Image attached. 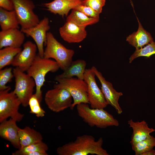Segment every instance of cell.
<instances>
[{"label":"cell","mask_w":155,"mask_h":155,"mask_svg":"<svg viewBox=\"0 0 155 155\" xmlns=\"http://www.w3.org/2000/svg\"><path fill=\"white\" fill-rule=\"evenodd\" d=\"M103 140L100 137L96 141L91 135H83L75 140L58 147L57 149L59 155H109L102 147Z\"/></svg>","instance_id":"obj_1"},{"label":"cell","mask_w":155,"mask_h":155,"mask_svg":"<svg viewBox=\"0 0 155 155\" xmlns=\"http://www.w3.org/2000/svg\"><path fill=\"white\" fill-rule=\"evenodd\" d=\"M78 114L91 127L101 129L110 126H118L119 121L104 108L90 107L88 104L81 103L76 105Z\"/></svg>","instance_id":"obj_2"},{"label":"cell","mask_w":155,"mask_h":155,"mask_svg":"<svg viewBox=\"0 0 155 155\" xmlns=\"http://www.w3.org/2000/svg\"><path fill=\"white\" fill-rule=\"evenodd\" d=\"M60 68L59 64L55 60L37 55L27 70V73L35 82L36 92L34 94L40 103L42 99L41 88L45 81L46 74L49 72H55Z\"/></svg>","instance_id":"obj_3"},{"label":"cell","mask_w":155,"mask_h":155,"mask_svg":"<svg viewBox=\"0 0 155 155\" xmlns=\"http://www.w3.org/2000/svg\"><path fill=\"white\" fill-rule=\"evenodd\" d=\"M43 57L54 59L59 64L60 68L63 71L73 61L74 51L65 47L51 32L47 33Z\"/></svg>","instance_id":"obj_4"},{"label":"cell","mask_w":155,"mask_h":155,"mask_svg":"<svg viewBox=\"0 0 155 155\" xmlns=\"http://www.w3.org/2000/svg\"><path fill=\"white\" fill-rule=\"evenodd\" d=\"M58 83L54 87L65 89L71 94L73 102L70 108L73 110L74 107L81 103L89 104L87 94V85L84 80L77 78H55Z\"/></svg>","instance_id":"obj_5"},{"label":"cell","mask_w":155,"mask_h":155,"mask_svg":"<svg viewBox=\"0 0 155 155\" xmlns=\"http://www.w3.org/2000/svg\"><path fill=\"white\" fill-rule=\"evenodd\" d=\"M11 89L0 91V123L9 117L19 122L24 116L18 111L21 102L13 91L9 92Z\"/></svg>","instance_id":"obj_6"},{"label":"cell","mask_w":155,"mask_h":155,"mask_svg":"<svg viewBox=\"0 0 155 155\" xmlns=\"http://www.w3.org/2000/svg\"><path fill=\"white\" fill-rule=\"evenodd\" d=\"M18 67L13 70L15 80V88L13 92L24 107L28 105L29 100L32 96L34 88L36 86L35 82L32 78L26 74Z\"/></svg>","instance_id":"obj_7"},{"label":"cell","mask_w":155,"mask_h":155,"mask_svg":"<svg viewBox=\"0 0 155 155\" xmlns=\"http://www.w3.org/2000/svg\"><path fill=\"white\" fill-rule=\"evenodd\" d=\"M21 30L34 27L40 22L38 16L34 12L35 5L31 0H11Z\"/></svg>","instance_id":"obj_8"},{"label":"cell","mask_w":155,"mask_h":155,"mask_svg":"<svg viewBox=\"0 0 155 155\" xmlns=\"http://www.w3.org/2000/svg\"><path fill=\"white\" fill-rule=\"evenodd\" d=\"M72 97L69 92L65 89L54 87L46 93L44 101L48 108L51 111L58 113L69 108L73 103Z\"/></svg>","instance_id":"obj_9"},{"label":"cell","mask_w":155,"mask_h":155,"mask_svg":"<svg viewBox=\"0 0 155 155\" xmlns=\"http://www.w3.org/2000/svg\"><path fill=\"white\" fill-rule=\"evenodd\" d=\"M95 76L91 68L86 69L84 80L87 85L89 104L92 108H104L108 104L101 89L96 84Z\"/></svg>","instance_id":"obj_10"},{"label":"cell","mask_w":155,"mask_h":155,"mask_svg":"<svg viewBox=\"0 0 155 155\" xmlns=\"http://www.w3.org/2000/svg\"><path fill=\"white\" fill-rule=\"evenodd\" d=\"M91 69L101 83V90L108 104L111 105L115 109L118 114H121L123 111L118 101L120 97L123 95L122 93L116 91L114 88L112 84L106 80L96 67L93 66Z\"/></svg>","instance_id":"obj_11"},{"label":"cell","mask_w":155,"mask_h":155,"mask_svg":"<svg viewBox=\"0 0 155 155\" xmlns=\"http://www.w3.org/2000/svg\"><path fill=\"white\" fill-rule=\"evenodd\" d=\"M50 29L49 19L44 17L35 26L22 31L34 40L37 46L39 55L42 57H44L43 46L46 42L47 32Z\"/></svg>","instance_id":"obj_12"},{"label":"cell","mask_w":155,"mask_h":155,"mask_svg":"<svg viewBox=\"0 0 155 155\" xmlns=\"http://www.w3.org/2000/svg\"><path fill=\"white\" fill-rule=\"evenodd\" d=\"M37 47L35 44L28 41L23 45V49L14 57L11 65L24 72L30 66L36 55Z\"/></svg>","instance_id":"obj_13"},{"label":"cell","mask_w":155,"mask_h":155,"mask_svg":"<svg viewBox=\"0 0 155 155\" xmlns=\"http://www.w3.org/2000/svg\"><path fill=\"white\" fill-rule=\"evenodd\" d=\"M59 32L62 38L69 43L80 42L87 35L85 28L80 27L69 21H66L64 24L59 28Z\"/></svg>","instance_id":"obj_14"},{"label":"cell","mask_w":155,"mask_h":155,"mask_svg":"<svg viewBox=\"0 0 155 155\" xmlns=\"http://www.w3.org/2000/svg\"><path fill=\"white\" fill-rule=\"evenodd\" d=\"M16 122L10 118L0 123V136L9 142L15 148L18 149L21 148L18 133L20 128L17 125Z\"/></svg>","instance_id":"obj_15"},{"label":"cell","mask_w":155,"mask_h":155,"mask_svg":"<svg viewBox=\"0 0 155 155\" xmlns=\"http://www.w3.org/2000/svg\"><path fill=\"white\" fill-rule=\"evenodd\" d=\"M82 0H54L43 5L50 12L58 14L63 18L67 16L71 9H74L82 5Z\"/></svg>","instance_id":"obj_16"},{"label":"cell","mask_w":155,"mask_h":155,"mask_svg":"<svg viewBox=\"0 0 155 155\" xmlns=\"http://www.w3.org/2000/svg\"><path fill=\"white\" fill-rule=\"evenodd\" d=\"M25 38L24 33L15 28L0 32V49L6 47H20Z\"/></svg>","instance_id":"obj_17"},{"label":"cell","mask_w":155,"mask_h":155,"mask_svg":"<svg viewBox=\"0 0 155 155\" xmlns=\"http://www.w3.org/2000/svg\"><path fill=\"white\" fill-rule=\"evenodd\" d=\"M128 123L133 131L130 142L131 145L146 139L150 135V133L155 131L153 128H149L144 120L140 122H134L130 119L128 121Z\"/></svg>","instance_id":"obj_18"},{"label":"cell","mask_w":155,"mask_h":155,"mask_svg":"<svg viewBox=\"0 0 155 155\" xmlns=\"http://www.w3.org/2000/svg\"><path fill=\"white\" fill-rule=\"evenodd\" d=\"M137 19L138 23V30L128 36L126 40L135 49H139L153 41L150 34L144 29L137 18Z\"/></svg>","instance_id":"obj_19"},{"label":"cell","mask_w":155,"mask_h":155,"mask_svg":"<svg viewBox=\"0 0 155 155\" xmlns=\"http://www.w3.org/2000/svg\"><path fill=\"white\" fill-rule=\"evenodd\" d=\"M86 65V61L83 59L72 61L62 73L56 76L55 78H69L76 76L78 79L84 80Z\"/></svg>","instance_id":"obj_20"},{"label":"cell","mask_w":155,"mask_h":155,"mask_svg":"<svg viewBox=\"0 0 155 155\" xmlns=\"http://www.w3.org/2000/svg\"><path fill=\"white\" fill-rule=\"evenodd\" d=\"M18 133L20 148L42 141L41 134L29 127L26 126L23 129L20 128Z\"/></svg>","instance_id":"obj_21"},{"label":"cell","mask_w":155,"mask_h":155,"mask_svg":"<svg viewBox=\"0 0 155 155\" xmlns=\"http://www.w3.org/2000/svg\"><path fill=\"white\" fill-rule=\"evenodd\" d=\"M19 25L14 10L8 11L0 7V25L1 30L19 28Z\"/></svg>","instance_id":"obj_22"},{"label":"cell","mask_w":155,"mask_h":155,"mask_svg":"<svg viewBox=\"0 0 155 155\" xmlns=\"http://www.w3.org/2000/svg\"><path fill=\"white\" fill-rule=\"evenodd\" d=\"M66 21H71L80 27L85 28L88 25L98 22L99 18L88 17L79 11L73 9L67 17Z\"/></svg>","instance_id":"obj_23"},{"label":"cell","mask_w":155,"mask_h":155,"mask_svg":"<svg viewBox=\"0 0 155 155\" xmlns=\"http://www.w3.org/2000/svg\"><path fill=\"white\" fill-rule=\"evenodd\" d=\"M22 49L20 47L9 46L0 50V70L5 67L11 65L15 56Z\"/></svg>","instance_id":"obj_24"},{"label":"cell","mask_w":155,"mask_h":155,"mask_svg":"<svg viewBox=\"0 0 155 155\" xmlns=\"http://www.w3.org/2000/svg\"><path fill=\"white\" fill-rule=\"evenodd\" d=\"M131 146L135 155H142L144 153L152 149L155 146V137L150 135Z\"/></svg>","instance_id":"obj_25"},{"label":"cell","mask_w":155,"mask_h":155,"mask_svg":"<svg viewBox=\"0 0 155 155\" xmlns=\"http://www.w3.org/2000/svg\"><path fill=\"white\" fill-rule=\"evenodd\" d=\"M48 149L47 145L42 141L20 148L13 152L12 154L23 155L26 153L36 152L46 153Z\"/></svg>","instance_id":"obj_26"},{"label":"cell","mask_w":155,"mask_h":155,"mask_svg":"<svg viewBox=\"0 0 155 155\" xmlns=\"http://www.w3.org/2000/svg\"><path fill=\"white\" fill-rule=\"evenodd\" d=\"M155 54V42L154 41L141 48L135 49L134 52L129 58V63H131L135 59L139 57H150Z\"/></svg>","instance_id":"obj_27"},{"label":"cell","mask_w":155,"mask_h":155,"mask_svg":"<svg viewBox=\"0 0 155 155\" xmlns=\"http://www.w3.org/2000/svg\"><path fill=\"white\" fill-rule=\"evenodd\" d=\"M13 77L11 67H6L0 70V91L6 90L10 87L6 85L11 82Z\"/></svg>","instance_id":"obj_28"},{"label":"cell","mask_w":155,"mask_h":155,"mask_svg":"<svg viewBox=\"0 0 155 155\" xmlns=\"http://www.w3.org/2000/svg\"><path fill=\"white\" fill-rule=\"evenodd\" d=\"M40 103L35 94H34L29 100L28 105L30 113L35 114L38 117H42L44 116L45 112L41 107Z\"/></svg>","instance_id":"obj_29"},{"label":"cell","mask_w":155,"mask_h":155,"mask_svg":"<svg viewBox=\"0 0 155 155\" xmlns=\"http://www.w3.org/2000/svg\"><path fill=\"white\" fill-rule=\"evenodd\" d=\"M105 2L106 0H82V5L91 7L100 14Z\"/></svg>","instance_id":"obj_30"},{"label":"cell","mask_w":155,"mask_h":155,"mask_svg":"<svg viewBox=\"0 0 155 155\" xmlns=\"http://www.w3.org/2000/svg\"><path fill=\"white\" fill-rule=\"evenodd\" d=\"M74 9L79 11L88 17L99 18V14L89 7L81 5Z\"/></svg>","instance_id":"obj_31"},{"label":"cell","mask_w":155,"mask_h":155,"mask_svg":"<svg viewBox=\"0 0 155 155\" xmlns=\"http://www.w3.org/2000/svg\"><path fill=\"white\" fill-rule=\"evenodd\" d=\"M0 7L8 11L13 10V5L11 0H0Z\"/></svg>","instance_id":"obj_32"},{"label":"cell","mask_w":155,"mask_h":155,"mask_svg":"<svg viewBox=\"0 0 155 155\" xmlns=\"http://www.w3.org/2000/svg\"><path fill=\"white\" fill-rule=\"evenodd\" d=\"M155 151L153 149L144 153L142 155H155Z\"/></svg>","instance_id":"obj_33"}]
</instances>
